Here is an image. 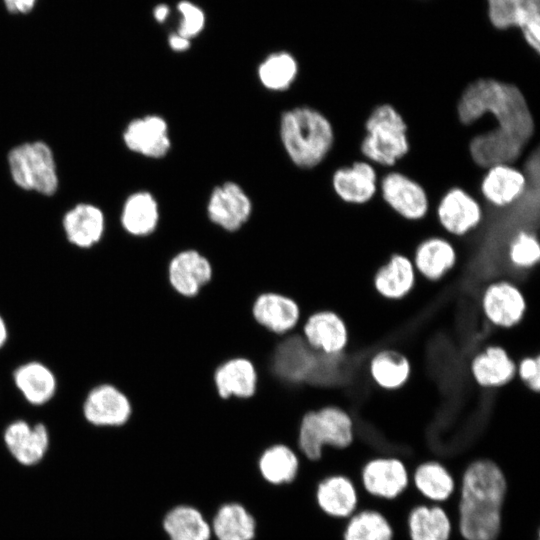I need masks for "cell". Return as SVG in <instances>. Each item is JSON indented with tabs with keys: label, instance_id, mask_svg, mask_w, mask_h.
<instances>
[{
	"label": "cell",
	"instance_id": "cell-6",
	"mask_svg": "<svg viewBox=\"0 0 540 540\" xmlns=\"http://www.w3.org/2000/svg\"><path fill=\"white\" fill-rule=\"evenodd\" d=\"M8 163L14 182L26 190L52 195L58 187L53 153L44 142L24 143L13 148Z\"/></svg>",
	"mask_w": 540,
	"mask_h": 540
},
{
	"label": "cell",
	"instance_id": "cell-44",
	"mask_svg": "<svg viewBox=\"0 0 540 540\" xmlns=\"http://www.w3.org/2000/svg\"><path fill=\"white\" fill-rule=\"evenodd\" d=\"M9 339V327L4 318L0 313V350L5 347Z\"/></svg>",
	"mask_w": 540,
	"mask_h": 540
},
{
	"label": "cell",
	"instance_id": "cell-4",
	"mask_svg": "<svg viewBox=\"0 0 540 540\" xmlns=\"http://www.w3.org/2000/svg\"><path fill=\"white\" fill-rule=\"evenodd\" d=\"M356 438V423L346 407L328 404L307 411L301 418L296 449L309 461L321 459L324 448L343 450Z\"/></svg>",
	"mask_w": 540,
	"mask_h": 540
},
{
	"label": "cell",
	"instance_id": "cell-39",
	"mask_svg": "<svg viewBox=\"0 0 540 540\" xmlns=\"http://www.w3.org/2000/svg\"><path fill=\"white\" fill-rule=\"evenodd\" d=\"M488 16L500 30L517 27L521 0H487Z\"/></svg>",
	"mask_w": 540,
	"mask_h": 540
},
{
	"label": "cell",
	"instance_id": "cell-32",
	"mask_svg": "<svg viewBox=\"0 0 540 540\" xmlns=\"http://www.w3.org/2000/svg\"><path fill=\"white\" fill-rule=\"evenodd\" d=\"M410 482L424 498L436 504L446 501L456 488L450 471L433 459L418 464L410 474Z\"/></svg>",
	"mask_w": 540,
	"mask_h": 540
},
{
	"label": "cell",
	"instance_id": "cell-29",
	"mask_svg": "<svg viewBox=\"0 0 540 540\" xmlns=\"http://www.w3.org/2000/svg\"><path fill=\"white\" fill-rule=\"evenodd\" d=\"M66 237L76 247L87 249L100 241L104 232L101 210L90 204H79L63 219Z\"/></svg>",
	"mask_w": 540,
	"mask_h": 540
},
{
	"label": "cell",
	"instance_id": "cell-20",
	"mask_svg": "<svg viewBox=\"0 0 540 540\" xmlns=\"http://www.w3.org/2000/svg\"><path fill=\"white\" fill-rule=\"evenodd\" d=\"M332 188L340 200L347 204H367L379 190L377 170L367 160H356L333 173Z\"/></svg>",
	"mask_w": 540,
	"mask_h": 540
},
{
	"label": "cell",
	"instance_id": "cell-36",
	"mask_svg": "<svg viewBox=\"0 0 540 540\" xmlns=\"http://www.w3.org/2000/svg\"><path fill=\"white\" fill-rule=\"evenodd\" d=\"M298 72L297 62L286 52L268 56L258 68V76L264 87L283 91L290 87Z\"/></svg>",
	"mask_w": 540,
	"mask_h": 540
},
{
	"label": "cell",
	"instance_id": "cell-35",
	"mask_svg": "<svg viewBox=\"0 0 540 540\" xmlns=\"http://www.w3.org/2000/svg\"><path fill=\"white\" fill-rule=\"evenodd\" d=\"M343 540H392L393 529L378 511L360 509L346 521Z\"/></svg>",
	"mask_w": 540,
	"mask_h": 540
},
{
	"label": "cell",
	"instance_id": "cell-3",
	"mask_svg": "<svg viewBox=\"0 0 540 540\" xmlns=\"http://www.w3.org/2000/svg\"><path fill=\"white\" fill-rule=\"evenodd\" d=\"M280 137L292 162L308 169L319 165L331 151L334 129L322 112L311 107H297L282 115Z\"/></svg>",
	"mask_w": 540,
	"mask_h": 540
},
{
	"label": "cell",
	"instance_id": "cell-23",
	"mask_svg": "<svg viewBox=\"0 0 540 540\" xmlns=\"http://www.w3.org/2000/svg\"><path fill=\"white\" fill-rule=\"evenodd\" d=\"M252 316L261 327L281 336L298 327L301 313L294 299L276 292H264L254 300Z\"/></svg>",
	"mask_w": 540,
	"mask_h": 540
},
{
	"label": "cell",
	"instance_id": "cell-38",
	"mask_svg": "<svg viewBox=\"0 0 540 540\" xmlns=\"http://www.w3.org/2000/svg\"><path fill=\"white\" fill-rule=\"evenodd\" d=\"M518 28L526 43L538 53L540 50V0H521Z\"/></svg>",
	"mask_w": 540,
	"mask_h": 540
},
{
	"label": "cell",
	"instance_id": "cell-25",
	"mask_svg": "<svg viewBox=\"0 0 540 540\" xmlns=\"http://www.w3.org/2000/svg\"><path fill=\"white\" fill-rule=\"evenodd\" d=\"M124 142L130 150L146 157H163L171 147L167 122L158 115L134 119L125 129Z\"/></svg>",
	"mask_w": 540,
	"mask_h": 540
},
{
	"label": "cell",
	"instance_id": "cell-21",
	"mask_svg": "<svg viewBox=\"0 0 540 540\" xmlns=\"http://www.w3.org/2000/svg\"><path fill=\"white\" fill-rule=\"evenodd\" d=\"M12 381L25 402L34 407L50 403L58 390L55 372L39 360H29L15 367Z\"/></svg>",
	"mask_w": 540,
	"mask_h": 540
},
{
	"label": "cell",
	"instance_id": "cell-9",
	"mask_svg": "<svg viewBox=\"0 0 540 540\" xmlns=\"http://www.w3.org/2000/svg\"><path fill=\"white\" fill-rule=\"evenodd\" d=\"M81 412L89 425L116 430L129 423L133 415V405L124 390L113 382L104 381L88 390Z\"/></svg>",
	"mask_w": 540,
	"mask_h": 540
},
{
	"label": "cell",
	"instance_id": "cell-11",
	"mask_svg": "<svg viewBox=\"0 0 540 540\" xmlns=\"http://www.w3.org/2000/svg\"><path fill=\"white\" fill-rule=\"evenodd\" d=\"M2 439L9 455L24 467L40 464L51 444V435L45 423H30L20 418L5 426Z\"/></svg>",
	"mask_w": 540,
	"mask_h": 540
},
{
	"label": "cell",
	"instance_id": "cell-28",
	"mask_svg": "<svg viewBox=\"0 0 540 540\" xmlns=\"http://www.w3.org/2000/svg\"><path fill=\"white\" fill-rule=\"evenodd\" d=\"M301 456L284 443L266 447L258 456L256 468L260 476L271 485L293 482L300 472Z\"/></svg>",
	"mask_w": 540,
	"mask_h": 540
},
{
	"label": "cell",
	"instance_id": "cell-18",
	"mask_svg": "<svg viewBox=\"0 0 540 540\" xmlns=\"http://www.w3.org/2000/svg\"><path fill=\"white\" fill-rule=\"evenodd\" d=\"M469 373L480 388L499 389L516 378V360L500 344H488L470 359Z\"/></svg>",
	"mask_w": 540,
	"mask_h": 540
},
{
	"label": "cell",
	"instance_id": "cell-45",
	"mask_svg": "<svg viewBox=\"0 0 540 540\" xmlns=\"http://www.w3.org/2000/svg\"><path fill=\"white\" fill-rule=\"evenodd\" d=\"M153 14L158 22H163L169 14V8L165 4H160L155 7Z\"/></svg>",
	"mask_w": 540,
	"mask_h": 540
},
{
	"label": "cell",
	"instance_id": "cell-31",
	"mask_svg": "<svg viewBox=\"0 0 540 540\" xmlns=\"http://www.w3.org/2000/svg\"><path fill=\"white\" fill-rule=\"evenodd\" d=\"M211 530L217 540H254L257 522L243 504L227 502L214 514Z\"/></svg>",
	"mask_w": 540,
	"mask_h": 540
},
{
	"label": "cell",
	"instance_id": "cell-14",
	"mask_svg": "<svg viewBox=\"0 0 540 540\" xmlns=\"http://www.w3.org/2000/svg\"><path fill=\"white\" fill-rule=\"evenodd\" d=\"M361 483L369 495L392 500L406 490L410 483V473L398 457L375 456L364 463Z\"/></svg>",
	"mask_w": 540,
	"mask_h": 540
},
{
	"label": "cell",
	"instance_id": "cell-27",
	"mask_svg": "<svg viewBox=\"0 0 540 540\" xmlns=\"http://www.w3.org/2000/svg\"><path fill=\"white\" fill-rule=\"evenodd\" d=\"M368 374L375 386L387 392L404 388L412 376V362L401 350L384 348L369 359Z\"/></svg>",
	"mask_w": 540,
	"mask_h": 540
},
{
	"label": "cell",
	"instance_id": "cell-37",
	"mask_svg": "<svg viewBox=\"0 0 540 540\" xmlns=\"http://www.w3.org/2000/svg\"><path fill=\"white\" fill-rule=\"evenodd\" d=\"M508 263L516 270L527 271L536 267L540 261V243L531 230H518L507 244Z\"/></svg>",
	"mask_w": 540,
	"mask_h": 540
},
{
	"label": "cell",
	"instance_id": "cell-5",
	"mask_svg": "<svg viewBox=\"0 0 540 540\" xmlns=\"http://www.w3.org/2000/svg\"><path fill=\"white\" fill-rule=\"evenodd\" d=\"M364 130L360 151L373 165L393 167L410 151L407 123L392 104L375 106L364 122Z\"/></svg>",
	"mask_w": 540,
	"mask_h": 540
},
{
	"label": "cell",
	"instance_id": "cell-1",
	"mask_svg": "<svg viewBox=\"0 0 540 540\" xmlns=\"http://www.w3.org/2000/svg\"><path fill=\"white\" fill-rule=\"evenodd\" d=\"M457 114L465 125L487 115L495 121L491 130L477 135L469 144L473 161L483 168L513 163L533 134L532 115L520 89L492 78L468 84L460 95Z\"/></svg>",
	"mask_w": 540,
	"mask_h": 540
},
{
	"label": "cell",
	"instance_id": "cell-19",
	"mask_svg": "<svg viewBox=\"0 0 540 540\" xmlns=\"http://www.w3.org/2000/svg\"><path fill=\"white\" fill-rule=\"evenodd\" d=\"M485 169L479 189L490 205L504 208L516 203L526 193L527 175L513 163H496Z\"/></svg>",
	"mask_w": 540,
	"mask_h": 540
},
{
	"label": "cell",
	"instance_id": "cell-43",
	"mask_svg": "<svg viewBox=\"0 0 540 540\" xmlns=\"http://www.w3.org/2000/svg\"><path fill=\"white\" fill-rule=\"evenodd\" d=\"M168 43L171 49L177 52L186 51L190 47V40L177 33L169 36Z\"/></svg>",
	"mask_w": 540,
	"mask_h": 540
},
{
	"label": "cell",
	"instance_id": "cell-30",
	"mask_svg": "<svg viewBox=\"0 0 540 540\" xmlns=\"http://www.w3.org/2000/svg\"><path fill=\"white\" fill-rule=\"evenodd\" d=\"M162 528L169 540H210L211 524L195 506L178 504L162 519Z\"/></svg>",
	"mask_w": 540,
	"mask_h": 540
},
{
	"label": "cell",
	"instance_id": "cell-34",
	"mask_svg": "<svg viewBox=\"0 0 540 540\" xmlns=\"http://www.w3.org/2000/svg\"><path fill=\"white\" fill-rule=\"evenodd\" d=\"M158 221V204L149 192L141 191L128 197L121 216L127 233L135 237L149 236L156 230Z\"/></svg>",
	"mask_w": 540,
	"mask_h": 540
},
{
	"label": "cell",
	"instance_id": "cell-10",
	"mask_svg": "<svg viewBox=\"0 0 540 540\" xmlns=\"http://www.w3.org/2000/svg\"><path fill=\"white\" fill-rule=\"evenodd\" d=\"M379 190L388 207L405 220H421L429 211L430 202L426 189L405 173H386L379 180Z\"/></svg>",
	"mask_w": 540,
	"mask_h": 540
},
{
	"label": "cell",
	"instance_id": "cell-24",
	"mask_svg": "<svg viewBox=\"0 0 540 540\" xmlns=\"http://www.w3.org/2000/svg\"><path fill=\"white\" fill-rule=\"evenodd\" d=\"M314 498L319 510L331 518L348 519L358 509L356 487L342 474L321 479L315 487Z\"/></svg>",
	"mask_w": 540,
	"mask_h": 540
},
{
	"label": "cell",
	"instance_id": "cell-16",
	"mask_svg": "<svg viewBox=\"0 0 540 540\" xmlns=\"http://www.w3.org/2000/svg\"><path fill=\"white\" fill-rule=\"evenodd\" d=\"M213 276L209 259L196 249L177 252L168 262L167 277L172 289L182 297L193 298Z\"/></svg>",
	"mask_w": 540,
	"mask_h": 540
},
{
	"label": "cell",
	"instance_id": "cell-22",
	"mask_svg": "<svg viewBox=\"0 0 540 540\" xmlns=\"http://www.w3.org/2000/svg\"><path fill=\"white\" fill-rule=\"evenodd\" d=\"M419 277L436 283L449 274L458 262L454 244L441 236H430L420 241L411 256Z\"/></svg>",
	"mask_w": 540,
	"mask_h": 540
},
{
	"label": "cell",
	"instance_id": "cell-13",
	"mask_svg": "<svg viewBox=\"0 0 540 540\" xmlns=\"http://www.w3.org/2000/svg\"><path fill=\"white\" fill-rule=\"evenodd\" d=\"M483 208L479 201L462 187L448 189L440 198L437 220L444 231L455 237H463L475 230L483 220Z\"/></svg>",
	"mask_w": 540,
	"mask_h": 540
},
{
	"label": "cell",
	"instance_id": "cell-7",
	"mask_svg": "<svg viewBox=\"0 0 540 540\" xmlns=\"http://www.w3.org/2000/svg\"><path fill=\"white\" fill-rule=\"evenodd\" d=\"M318 354L319 351L308 345L301 331L295 329L279 337L267 364L256 370H266L287 384H305L316 364Z\"/></svg>",
	"mask_w": 540,
	"mask_h": 540
},
{
	"label": "cell",
	"instance_id": "cell-2",
	"mask_svg": "<svg viewBox=\"0 0 540 540\" xmlns=\"http://www.w3.org/2000/svg\"><path fill=\"white\" fill-rule=\"evenodd\" d=\"M458 530L465 540H496L501 529L506 480L490 459L469 463L456 484Z\"/></svg>",
	"mask_w": 540,
	"mask_h": 540
},
{
	"label": "cell",
	"instance_id": "cell-40",
	"mask_svg": "<svg viewBox=\"0 0 540 540\" xmlns=\"http://www.w3.org/2000/svg\"><path fill=\"white\" fill-rule=\"evenodd\" d=\"M177 8L182 14L177 34L190 40L202 31L205 24L204 12L189 1H181Z\"/></svg>",
	"mask_w": 540,
	"mask_h": 540
},
{
	"label": "cell",
	"instance_id": "cell-33",
	"mask_svg": "<svg viewBox=\"0 0 540 540\" xmlns=\"http://www.w3.org/2000/svg\"><path fill=\"white\" fill-rule=\"evenodd\" d=\"M410 540H449L451 520L440 504L415 506L407 519Z\"/></svg>",
	"mask_w": 540,
	"mask_h": 540
},
{
	"label": "cell",
	"instance_id": "cell-41",
	"mask_svg": "<svg viewBox=\"0 0 540 540\" xmlns=\"http://www.w3.org/2000/svg\"><path fill=\"white\" fill-rule=\"evenodd\" d=\"M516 378L521 381L524 388L538 394L540 391V356L536 352L522 356L516 361Z\"/></svg>",
	"mask_w": 540,
	"mask_h": 540
},
{
	"label": "cell",
	"instance_id": "cell-15",
	"mask_svg": "<svg viewBox=\"0 0 540 540\" xmlns=\"http://www.w3.org/2000/svg\"><path fill=\"white\" fill-rule=\"evenodd\" d=\"M418 277L411 257L394 252L373 272L372 289L382 300L402 301L415 290Z\"/></svg>",
	"mask_w": 540,
	"mask_h": 540
},
{
	"label": "cell",
	"instance_id": "cell-26",
	"mask_svg": "<svg viewBox=\"0 0 540 540\" xmlns=\"http://www.w3.org/2000/svg\"><path fill=\"white\" fill-rule=\"evenodd\" d=\"M213 381L222 399H247L256 392L258 374L252 361L239 356L222 362L214 371Z\"/></svg>",
	"mask_w": 540,
	"mask_h": 540
},
{
	"label": "cell",
	"instance_id": "cell-8",
	"mask_svg": "<svg viewBox=\"0 0 540 540\" xmlns=\"http://www.w3.org/2000/svg\"><path fill=\"white\" fill-rule=\"evenodd\" d=\"M480 309L486 321L502 330L513 329L525 318L528 302L521 287L510 279H495L480 294Z\"/></svg>",
	"mask_w": 540,
	"mask_h": 540
},
{
	"label": "cell",
	"instance_id": "cell-12",
	"mask_svg": "<svg viewBox=\"0 0 540 540\" xmlns=\"http://www.w3.org/2000/svg\"><path fill=\"white\" fill-rule=\"evenodd\" d=\"M300 330L308 345L323 354L341 355L350 347V327L336 311L323 309L311 313Z\"/></svg>",
	"mask_w": 540,
	"mask_h": 540
},
{
	"label": "cell",
	"instance_id": "cell-17",
	"mask_svg": "<svg viewBox=\"0 0 540 540\" xmlns=\"http://www.w3.org/2000/svg\"><path fill=\"white\" fill-rule=\"evenodd\" d=\"M252 203L245 191L235 182H225L212 191L207 213L212 223L226 232L238 231L249 219Z\"/></svg>",
	"mask_w": 540,
	"mask_h": 540
},
{
	"label": "cell",
	"instance_id": "cell-42",
	"mask_svg": "<svg viewBox=\"0 0 540 540\" xmlns=\"http://www.w3.org/2000/svg\"><path fill=\"white\" fill-rule=\"evenodd\" d=\"M38 0H2L6 10L13 14L30 13Z\"/></svg>",
	"mask_w": 540,
	"mask_h": 540
}]
</instances>
